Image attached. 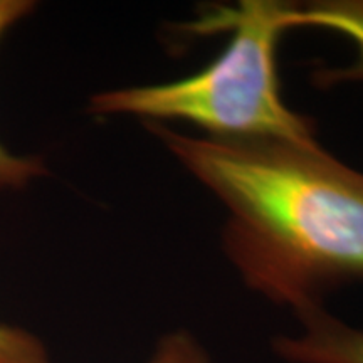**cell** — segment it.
<instances>
[{
	"label": "cell",
	"mask_w": 363,
	"mask_h": 363,
	"mask_svg": "<svg viewBox=\"0 0 363 363\" xmlns=\"http://www.w3.org/2000/svg\"><path fill=\"white\" fill-rule=\"evenodd\" d=\"M225 208L224 251L252 291L294 313L363 279V172L289 140H219L145 123Z\"/></svg>",
	"instance_id": "cell-1"
},
{
	"label": "cell",
	"mask_w": 363,
	"mask_h": 363,
	"mask_svg": "<svg viewBox=\"0 0 363 363\" xmlns=\"http://www.w3.org/2000/svg\"><path fill=\"white\" fill-rule=\"evenodd\" d=\"M293 4L246 0L212 21L229 30L227 45L201 71L162 84L96 93L88 111L136 116L145 123L182 121L219 140H289L315 143L311 118L293 111L281 94L278 45Z\"/></svg>",
	"instance_id": "cell-2"
},
{
	"label": "cell",
	"mask_w": 363,
	"mask_h": 363,
	"mask_svg": "<svg viewBox=\"0 0 363 363\" xmlns=\"http://www.w3.org/2000/svg\"><path fill=\"white\" fill-rule=\"evenodd\" d=\"M298 337L274 340V350L291 363H363V330L343 323L321 305L296 311Z\"/></svg>",
	"instance_id": "cell-3"
},
{
	"label": "cell",
	"mask_w": 363,
	"mask_h": 363,
	"mask_svg": "<svg viewBox=\"0 0 363 363\" xmlns=\"http://www.w3.org/2000/svg\"><path fill=\"white\" fill-rule=\"evenodd\" d=\"M288 29L316 27L343 35L355 45V57L350 65L333 69L316 71V86L331 88L342 83L363 81V0H323L306 7H291L288 13Z\"/></svg>",
	"instance_id": "cell-4"
},
{
	"label": "cell",
	"mask_w": 363,
	"mask_h": 363,
	"mask_svg": "<svg viewBox=\"0 0 363 363\" xmlns=\"http://www.w3.org/2000/svg\"><path fill=\"white\" fill-rule=\"evenodd\" d=\"M34 9L35 2L30 0H0V40ZM44 174L45 167L40 158L16 155L0 143V190L22 189Z\"/></svg>",
	"instance_id": "cell-5"
},
{
	"label": "cell",
	"mask_w": 363,
	"mask_h": 363,
	"mask_svg": "<svg viewBox=\"0 0 363 363\" xmlns=\"http://www.w3.org/2000/svg\"><path fill=\"white\" fill-rule=\"evenodd\" d=\"M0 363H51V360L35 335L0 323Z\"/></svg>",
	"instance_id": "cell-6"
},
{
	"label": "cell",
	"mask_w": 363,
	"mask_h": 363,
	"mask_svg": "<svg viewBox=\"0 0 363 363\" xmlns=\"http://www.w3.org/2000/svg\"><path fill=\"white\" fill-rule=\"evenodd\" d=\"M148 363H211V358L192 333L175 330L157 343Z\"/></svg>",
	"instance_id": "cell-7"
}]
</instances>
